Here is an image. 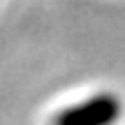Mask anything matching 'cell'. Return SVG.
I'll return each mask as SVG.
<instances>
[{
	"mask_svg": "<svg viewBox=\"0 0 125 125\" xmlns=\"http://www.w3.org/2000/svg\"><path fill=\"white\" fill-rule=\"evenodd\" d=\"M118 118H121V100L102 93L65 109L53 118L51 125H114Z\"/></svg>",
	"mask_w": 125,
	"mask_h": 125,
	"instance_id": "cell-1",
	"label": "cell"
}]
</instances>
